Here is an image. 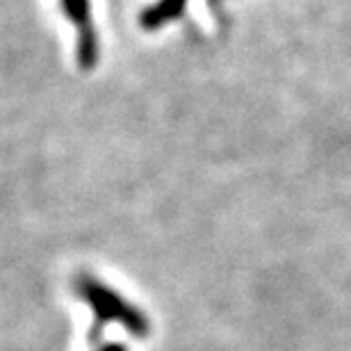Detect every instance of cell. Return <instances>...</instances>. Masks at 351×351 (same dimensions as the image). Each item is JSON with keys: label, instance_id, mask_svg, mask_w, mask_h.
Masks as SVG:
<instances>
[{"label": "cell", "instance_id": "5", "mask_svg": "<svg viewBox=\"0 0 351 351\" xmlns=\"http://www.w3.org/2000/svg\"><path fill=\"white\" fill-rule=\"evenodd\" d=\"M219 5H221V0H210V7H213V10H217Z\"/></svg>", "mask_w": 351, "mask_h": 351}, {"label": "cell", "instance_id": "3", "mask_svg": "<svg viewBox=\"0 0 351 351\" xmlns=\"http://www.w3.org/2000/svg\"><path fill=\"white\" fill-rule=\"evenodd\" d=\"M187 3L189 0H156V3H151L139 12V27L146 32L162 30L165 25L173 23L176 19L185 14Z\"/></svg>", "mask_w": 351, "mask_h": 351}, {"label": "cell", "instance_id": "1", "mask_svg": "<svg viewBox=\"0 0 351 351\" xmlns=\"http://www.w3.org/2000/svg\"><path fill=\"white\" fill-rule=\"evenodd\" d=\"M75 294L85 301L94 313L91 324V340L101 338L103 328L108 324H119L135 338H146L151 331V322L144 315L142 308L123 299L114 287H110L103 280L94 278L91 274H78L73 280Z\"/></svg>", "mask_w": 351, "mask_h": 351}, {"label": "cell", "instance_id": "4", "mask_svg": "<svg viewBox=\"0 0 351 351\" xmlns=\"http://www.w3.org/2000/svg\"><path fill=\"white\" fill-rule=\"evenodd\" d=\"M96 351H128V347H125L123 342H108V345L98 347Z\"/></svg>", "mask_w": 351, "mask_h": 351}, {"label": "cell", "instance_id": "2", "mask_svg": "<svg viewBox=\"0 0 351 351\" xmlns=\"http://www.w3.org/2000/svg\"><path fill=\"white\" fill-rule=\"evenodd\" d=\"M60 7L75 27V60L82 71H91L101 60V37L94 25L91 0H60Z\"/></svg>", "mask_w": 351, "mask_h": 351}]
</instances>
